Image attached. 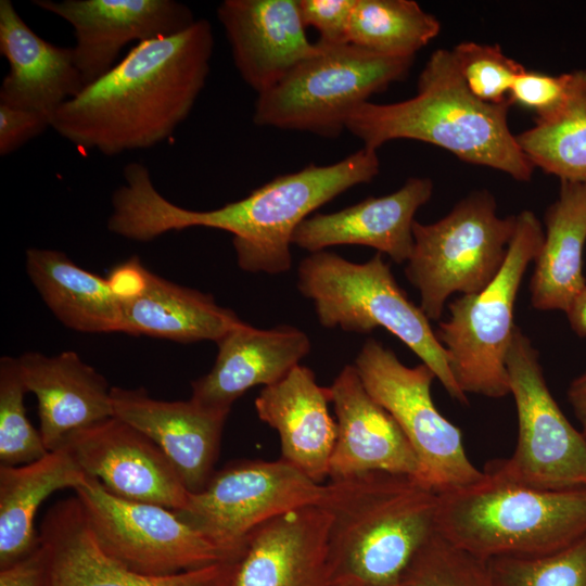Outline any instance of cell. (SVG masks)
I'll use <instances>...</instances> for the list:
<instances>
[{
	"mask_svg": "<svg viewBox=\"0 0 586 586\" xmlns=\"http://www.w3.org/2000/svg\"><path fill=\"white\" fill-rule=\"evenodd\" d=\"M379 170L377 151L362 148L334 164L308 165L273 178L239 201L199 212L165 199L148 168L136 163L124 170L125 183L112 195L107 229L139 242L190 227L224 230L233 235L242 270L280 275L291 268L293 234L309 214L344 191L371 181Z\"/></svg>",
	"mask_w": 586,
	"mask_h": 586,
	"instance_id": "6da1fadb",
	"label": "cell"
},
{
	"mask_svg": "<svg viewBox=\"0 0 586 586\" xmlns=\"http://www.w3.org/2000/svg\"><path fill=\"white\" fill-rule=\"evenodd\" d=\"M214 43L204 18L176 35L138 42L60 106L51 128L75 146L106 156L161 143L187 119L202 92Z\"/></svg>",
	"mask_w": 586,
	"mask_h": 586,
	"instance_id": "7a4b0ae2",
	"label": "cell"
},
{
	"mask_svg": "<svg viewBox=\"0 0 586 586\" xmlns=\"http://www.w3.org/2000/svg\"><path fill=\"white\" fill-rule=\"evenodd\" d=\"M317 506L330 520V585L400 586L415 555L436 533L437 493L405 474L330 480Z\"/></svg>",
	"mask_w": 586,
	"mask_h": 586,
	"instance_id": "3957f363",
	"label": "cell"
},
{
	"mask_svg": "<svg viewBox=\"0 0 586 586\" xmlns=\"http://www.w3.org/2000/svg\"><path fill=\"white\" fill-rule=\"evenodd\" d=\"M510 105H489L466 88L450 50L438 49L420 73L417 94L408 100L357 107L346 130L375 150L395 139H411L443 148L463 162L500 170L528 181L534 166L512 135Z\"/></svg>",
	"mask_w": 586,
	"mask_h": 586,
	"instance_id": "277c9868",
	"label": "cell"
},
{
	"mask_svg": "<svg viewBox=\"0 0 586 586\" xmlns=\"http://www.w3.org/2000/svg\"><path fill=\"white\" fill-rule=\"evenodd\" d=\"M477 481L437 493L436 533L480 558L555 552L586 533V486L550 489L484 467Z\"/></svg>",
	"mask_w": 586,
	"mask_h": 586,
	"instance_id": "5b68a950",
	"label": "cell"
},
{
	"mask_svg": "<svg viewBox=\"0 0 586 586\" xmlns=\"http://www.w3.org/2000/svg\"><path fill=\"white\" fill-rule=\"evenodd\" d=\"M297 289L313 301L323 328L364 334L386 329L430 367L453 398L469 404L430 320L397 284L382 253L361 264L332 252L310 253L297 268Z\"/></svg>",
	"mask_w": 586,
	"mask_h": 586,
	"instance_id": "8992f818",
	"label": "cell"
},
{
	"mask_svg": "<svg viewBox=\"0 0 586 586\" xmlns=\"http://www.w3.org/2000/svg\"><path fill=\"white\" fill-rule=\"evenodd\" d=\"M317 46L314 55L257 95L253 113L257 126L337 137L346 129L351 114L372 94L403 80L415 60L353 43L318 41Z\"/></svg>",
	"mask_w": 586,
	"mask_h": 586,
	"instance_id": "52a82bcc",
	"label": "cell"
},
{
	"mask_svg": "<svg viewBox=\"0 0 586 586\" xmlns=\"http://www.w3.org/2000/svg\"><path fill=\"white\" fill-rule=\"evenodd\" d=\"M543 241V227L535 214L519 213L495 279L480 293L461 295L448 304L449 318L438 323L435 335L464 394L500 398L510 393L506 356L515 328L514 303L524 272Z\"/></svg>",
	"mask_w": 586,
	"mask_h": 586,
	"instance_id": "ba28073f",
	"label": "cell"
},
{
	"mask_svg": "<svg viewBox=\"0 0 586 586\" xmlns=\"http://www.w3.org/2000/svg\"><path fill=\"white\" fill-rule=\"evenodd\" d=\"M517 215H497L487 190L471 193L433 224L415 220L413 247L405 275L420 293V308L437 321L454 293L483 291L502 267Z\"/></svg>",
	"mask_w": 586,
	"mask_h": 586,
	"instance_id": "9c48e42d",
	"label": "cell"
},
{
	"mask_svg": "<svg viewBox=\"0 0 586 586\" xmlns=\"http://www.w3.org/2000/svg\"><path fill=\"white\" fill-rule=\"evenodd\" d=\"M354 366L369 394L396 420L420 466L418 481L436 493L471 484L483 471L468 458L459 428L435 407V373L425 364L405 366L395 353L368 339Z\"/></svg>",
	"mask_w": 586,
	"mask_h": 586,
	"instance_id": "30bf717a",
	"label": "cell"
},
{
	"mask_svg": "<svg viewBox=\"0 0 586 586\" xmlns=\"http://www.w3.org/2000/svg\"><path fill=\"white\" fill-rule=\"evenodd\" d=\"M509 388L518 413V441L507 459L486 467L535 487L586 486V438L552 397L531 340L515 326L506 356Z\"/></svg>",
	"mask_w": 586,
	"mask_h": 586,
	"instance_id": "8fae6325",
	"label": "cell"
},
{
	"mask_svg": "<svg viewBox=\"0 0 586 586\" xmlns=\"http://www.w3.org/2000/svg\"><path fill=\"white\" fill-rule=\"evenodd\" d=\"M323 485L282 458L235 460L190 494L176 514L208 539L226 559L240 560L249 536L266 521L317 505Z\"/></svg>",
	"mask_w": 586,
	"mask_h": 586,
	"instance_id": "7c38bea8",
	"label": "cell"
},
{
	"mask_svg": "<svg viewBox=\"0 0 586 586\" xmlns=\"http://www.w3.org/2000/svg\"><path fill=\"white\" fill-rule=\"evenodd\" d=\"M75 492L100 550L130 571L173 575L226 560L174 510L117 497L92 476Z\"/></svg>",
	"mask_w": 586,
	"mask_h": 586,
	"instance_id": "4fadbf2b",
	"label": "cell"
},
{
	"mask_svg": "<svg viewBox=\"0 0 586 586\" xmlns=\"http://www.w3.org/2000/svg\"><path fill=\"white\" fill-rule=\"evenodd\" d=\"M60 447L117 497L174 511L187 504L189 492L165 453L117 417L68 434Z\"/></svg>",
	"mask_w": 586,
	"mask_h": 586,
	"instance_id": "5bb4252c",
	"label": "cell"
},
{
	"mask_svg": "<svg viewBox=\"0 0 586 586\" xmlns=\"http://www.w3.org/2000/svg\"><path fill=\"white\" fill-rule=\"evenodd\" d=\"M74 29V58L85 87L105 75L129 42L183 31L196 20L175 0H34Z\"/></svg>",
	"mask_w": 586,
	"mask_h": 586,
	"instance_id": "9a60e30c",
	"label": "cell"
},
{
	"mask_svg": "<svg viewBox=\"0 0 586 586\" xmlns=\"http://www.w3.org/2000/svg\"><path fill=\"white\" fill-rule=\"evenodd\" d=\"M39 535L50 552V586H237L240 560L163 576L122 566L98 547L77 497L56 501L44 514Z\"/></svg>",
	"mask_w": 586,
	"mask_h": 586,
	"instance_id": "2e32d148",
	"label": "cell"
},
{
	"mask_svg": "<svg viewBox=\"0 0 586 586\" xmlns=\"http://www.w3.org/2000/svg\"><path fill=\"white\" fill-rule=\"evenodd\" d=\"M217 17L240 76L257 95L318 50L306 36L298 0H225Z\"/></svg>",
	"mask_w": 586,
	"mask_h": 586,
	"instance_id": "e0dca14e",
	"label": "cell"
},
{
	"mask_svg": "<svg viewBox=\"0 0 586 586\" xmlns=\"http://www.w3.org/2000/svg\"><path fill=\"white\" fill-rule=\"evenodd\" d=\"M337 434L329 479L388 472L419 479L413 448L393 416L366 390L354 365H346L330 386Z\"/></svg>",
	"mask_w": 586,
	"mask_h": 586,
	"instance_id": "ac0fdd59",
	"label": "cell"
},
{
	"mask_svg": "<svg viewBox=\"0 0 586 586\" xmlns=\"http://www.w3.org/2000/svg\"><path fill=\"white\" fill-rule=\"evenodd\" d=\"M114 417L151 438L168 457L190 494L201 492L216 471L228 412L192 399L165 402L145 388L112 387Z\"/></svg>",
	"mask_w": 586,
	"mask_h": 586,
	"instance_id": "d6986e66",
	"label": "cell"
},
{
	"mask_svg": "<svg viewBox=\"0 0 586 586\" xmlns=\"http://www.w3.org/2000/svg\"><path fill=\"white\" fill-rule=\"evenodd\" d=\"M209 372L192 381L190 399L213 410L230 412L247 390L282 380L310 352V340L286 324L257 329L241 322L217 342Z\"/></svg>",
	"mask_w": 586,
	"mask_h": 586,
	"instance_id": "ffe728a7",
	"label": "cell"
},
{
	"mask_svg": "<svg viewBox=\"0 0 586 586\" xmlns=\"http://www.w3.org/2000/svg\"><path fill=\"white\" fill-rule=\"evenodd\" d=\"M329 515L317 505L277 515L249 536L237 586H330Z\"/></svg>",
	"mask_w": 586,
	"mask_h": 586,
	"instance_id": "44dd1931",
	"label": "cell"
},
{
	"mask_svg": "<svg viewBox=\"0 0 586 586\" xmlns=\"http://www.w3.org/2000/svg\"><path fill=\"white\" fill-rule=\"evenodd\" d=\"M433 192L430 178L411 177L395 192L369 196L342 211L316 214L295 230L292 244L316 253L340 244H358L407 263L413 247L412 226L417 211Z\"/></svg>",
	"mask_w": 586,
	"mask_h": 586,
	"instance_id": "7402d4cb",
	"label": "cell"
},
{
	"mask_svg": "<svg viewBox=\"0 0 586 586\" xmlns=\"http://www.w3.org/2000/svg\"><path fill=\"white\" fill-rule=\"evenodd\" d=\"M330 386L301 364L255 399L258 418L280 437L281 458L321 484L329 477L337 425L329 412Z\"/></svg>",
	"mask_w": 586,
	"mask_h": 586,
	"instance_id": "603a6c76",
	"label": "cell"
},
{
	"mask_svg": "<svg viewBox=\"0 0 586 586\" xmlns=\"http://www.w3.org/2000/svg\"><path fill=\"white\" fill-rule=\"evenodd\" d=\"M17 359L25 388L37 398L39 432L48 451L68 434L114 417L112 387L77 353L27 352Z\"/></svg>",
	"mask_w": 586,
	"mask_h": 586,
	"instance_id": "cb8c5ba5",
	"label": "cell"
},
{
	"mask_svg": "<svg viewBox=\"0 0 586 586\" xmlns=\"http://www.w3.org/2000/svg\"><path fill=\"white\" fill-rule=\"evenodd\" d=\"M0 53L9 63L0 104L52 119L60 106L85 88L73 47H59L38 36L10 0L0 1Z\"/></svg>",
	"mask_w": 586,
	"mask_h": 586,
	"instance_id": "d4e9b609",
	"label": "cell"
},
{
	"mask_svg": "<svg viewBox=\"0 0 586 586\" xmlns=\"http://www.w3.org/2000/svg\"><path fill=\"white\" fill-rule=\"evenodd\" d=\"M123 333L178 343L218 342L242 322L211 294L168 281L150 270L136 296L120 301Z\"/></svg>",
	"mask_w": 586,
	"mask_h": 586,
	"instance_id": "484cf974",
	"label": "cell"
},
{
	"mask_svg": "<svg viewBox=\"0 0 586 586\" xmlns=\"http://www.w3.org/2000/svg\"><path fill=\"white\" fill-rule=\"evenodd\" d=\"M546 232L530 283L538 310L566 313L586 286L583 251L586 242V184L561 181L558 200L545 213Z\"/></svg>",
	"mask_w": 586,
	"mask_h": 586,
	"instance_id": "4316f807",
	"label": "cell"
},
{
	"mask_svg": "<svg viewBox=\"0 0 586 586\" xmlns=\"http://www.w3.org/2000/svg\"><path fill=\"white\" fill-rule=\"evenodd\" d=\"M88 475L63 447L22 466H0V569L33 552L40 544L35 528L39 506L53 492L82 485Z\"/></svg>",
	"mask_w": 586,
	"mask_h": 586,
	"instance_id": "83f0119b",
	"label": "cell"
},
{
	"mask_svg": "<svg viewBox=\"0 0 586 586\" xmlns=\"http://www.w3.org/2000/svg\"><path fill=\"white\" fill-rule=\"evenodd\" d=\"M26 269L46 305L67 328L86 333L123 332L120 301L106 278L50 249H28Z\"/></svg>",
	"mask_w": 586,
	"mask_h": 586,
	"instance_id": "f1b7e54d",
	"label": "cell"
},
{
	"mask_svg": "<svg viewBox=\"0 0 586 586\" xmlns=\"http://www.w3.org/2000/svg\"><path fill=\"white\" fill-rule=\"evenodd\" d=\"M438 20L412 0H356L348 42L391 56H416L440 33Z\"/></svg>",
	"mask_w": 586,
	"mask_h": 586,
	"instance_id": "f546056e",
	"label": "cell"
},
{
	"mask_svg": "<svg viewBox=\"0 0 586 586\" xmlns=\"http://www.w3.org/2000/svg\"><path fill=\"white\" fill-rule=\"evenodd\" d=\"M534 167L560 181L586 184V91L552 119L515 135Z\"/></svg>",
	"mask_w": 586,
	"mask_h": 586,
	"instance_id": "4dcf8cb0",
	"label": "cell"
},
{
	"mask_svg": "<svg viewBox=\"0 0 586 586\" xmlns=\"http://www.w3.org/2000/svg\"><path fill=\"white\" fill-rule=\"evenodd\" d=\"M400 586H501L491 561L462 550L437 533L412 558Z\"/></svg>",
	"mask_w": 586,
	"mask_h": 586,
	"instance_id": "1f68e13d",
	"label": "cell"
},
{
	"mask_svg": "<svg viewBox=\"0 0 586 586\" xmlns=\"http://www.w3.org/2000/svg\"><path fill=\"white\" fill-rule=\"evenodd\" d=\"M17 358L0 359V466L16 467L44 457L41 434L29 422L24 406L26 393Z\"/></svg>",
	"mask_w": 586,
	"mask_h": 586,
	"instance_id": "d6a6232c",
	"label": "cell"
},
{
	"mask_svg": "<svg viewBox=\"0 0 586 586\" xmlns=\"http://www.w3.org/2000/svg\"><path fill=\"white\" fill-rule=\"evenodd\" d=\"M489 561L501 586H586V533L551 553Z\"/></svg>",
	"mask_w": 586,
	"mask_h": 586,
	"instance_id": "836d02e7",
	"label": "cell"
},
{
	"mask_svg": "<svg viewBox=\"0 0 586 586\" xmlns=\"http://www.w3.org/2000/svg\"><path fill=\"white\" fill-rule=\"evenodd\" d=\"M451 51L459 75L468 91L489 105H512L510 90L525 68L507 56L497 44L472 41L459 43Z\"/></svg>",
	"mask_w": 586,
	"mask_h": 586,
	"instance_id": "e575fe53",
	"label": "cell"
},
{
	"mask_svg": "<svg viewBox=\"0 0 586 586\" xmlns=\"http://www.w3.org/2000/svg\"><path fill=\"white\" fill-rule=\"evenodd\" d=\"M586 91V69L549 75L523 71L514 79L510 101L535 112V122H546L563 112Z\"/></svg>",
	"mask_w": 586,
	"mask_h": 586,
	"instance_id": "d590c367",
	"label": "cell"
},
{
	"mask_svg": "<svg viewBox=\"0 0 586 586\" xmlns=\"http://www.w3.org/2000/svg\"><path fill=\"white\" fill-rule=\"evenodd\" d=\"M356 0H298L302 21L319 33V42H348V30Z\"/></svg>",
	"mask_w": 586,
	"mask_h": 586,
	"instance_id": "8d00e7d4",
	"label": "cell"
},
{
	"mask_svg": "<svg viewBox=\"0 0 586 586\" xmlns=\"http://www.w3.org/2000/svg\"><path fill=\"white\" fill-rule=\"evenodd\" d=\"M51 127V118L28 110L0 104V155L5 156Z\"/></svg>",
	"mask_w": 586,
	"mask_h": 586,
	"instance_id": "74e56055",
	"label": "cell"
},
{
	"mask_svg": "<svg viewBox=\"0 0 586 586\" xmlns=\"http://www.w3.org/2000/svg\"><path fill=\"white\" fill-rule=\"evenodd\" d=\"M0 586H50V552L40 544L21 560L0 569Z\"/></svg>",
	"mask_w": 586,
	"mask_h": 586,
	"instance_id": "f35d334b",
	"label": "cell"
},
{
	"mask_svg": "<svg viewBox=\"0 0 586 586\" xmlns=\"http://www.w3.org/2000/svg\"><path fill=\"white\" fill-rule=\"evenodd\" d=\"M148 269L137 256L116 265L106 280L119 301L136 296L145 284Z\"/></svg>",
	"mask_w": 586,
	"mask_h": 586,
	"instance_id": "ab89813d",
	"label": "cell"
},
{
	"mask_svg": "<svg viewBox=\"0 0 586 586\" xmlns=\"http://www.w3.org/2000/svg\"><path fill=\"white\" fill-rule=\"evenodd\" d=\"M569 402L582 424V433L586 438V373L575 379L568 391Z\"/></svg>",
	"mask_w": 586,
	"mask_h": 586,
	"instance_id": "60d3db41",
	"label": "cell"
},
{
	"mask_svg": "<svg viewBox=\"0 0 586 586\" xmlns=\"http://www.w3.org/2000/svg\"><path fill=\"white\" fill-rule=\"evenodd\" d=\"M566 316L572 330L581 337L586 336V286L574 298Z\"/></svg>",
	"mask_w": 586,
	"mask_h": 586,
	"instance_id": "b9f144b4",
	"label": "cell"
},
{
	"mask_svg": "<svg viewBox=\"0 0 586 586\" xmlns=\"http://www.w3.org/2000/svg\"><path fill=\"white\" fill-rule=\"evenodd\" d=\"M330 586H351V585H346V584H332Z\"/></svg>",
	"mask_w": 586,
	"mask_h": 586,
	"instance_id": "7bdbcfd3",
	"label": "cell"
}]
</instances>
